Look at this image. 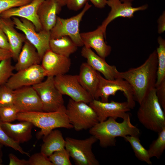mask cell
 Listing matches in <instances>:
<instances>
[{
  "instance_id": "cell-8",
  "label": "cell",
  "mask_w": 165,
  "mask_h": 165,
  "mask_svg": "<svg viewBox=\"0 0 165 165\" xmlns=\"http://www.w3.org/2000/svg\"><path fill=\"white\" fill-rule=\"evenodd\" d=\"M99 83L94 97V99L103 102L108 101L110 96H114L116 93L122 92L127 99L131 109L135 106L133 89L129 83L125 80L120 78L113 80H108L103 77L98 73Z\"/></svg>"
},
{
  "instance_id": "cell-42",
  "label": "cell",
  "mask_w": 165,
  "mask_h": 165,
  "mask_svg": "<svg viewBox=\"0 0 165 165\" xmlns=\"http://www.w3.org/2000/svg\"><path fill=\"white\" fill-rule=\"evenodd\" d=\"M13 57V54L11 51L0 48V62Z\"/></svg>"
},
{
  "instance_id": "cell-12",
  "label": "cell",
  "mask_w": 165,
  "mask_h": 165,
  "mask_svg": "<svg viewBox=\"0 0 165 165\" xmlns=\"http://www.w3.org/2000/svg\"><path fill=\"white\" fill-rule=\"evenodd\" d=\"M13 73L5 84L13 90L32 86L42 81L47 77L41 65L36 64Z\"/></svg>"
},
{
  "instance_id": "cell-26",
  "label": "cell",
  "mask_w": 165,
  "mask_h": 165,
  "mask_svg": "<svg viewBox=\"0 0 165 165\" xmlns=\"http://www.w3.org/2000/svg\"><path fill=\"white\" fill-rule=\"evenodd\" d=\"M50 49L60 55L69 57L70 56L75 52L78 46L68 36H64L56 39H50Z\"/></svg>"
},
{
  "instance_id": "cell-38",
  "label": "cell",
  "mask_w": 165,
  "mask_h": 165,
  "mask_svg": "<svg viewBox=\"0 0 165 165\" xmlns=\"http://www.w3.org/2000/svg\"><path fill=\"white\" fill-rule=\"evenodd\" d=\"M88 0H67L66 5L70 10L77 11L84 7Z\"/></svg>"
},
{
  "instance_id": "cell-27",
  "label": "cell",
  "mask_w": 165,
  "mask_h": 165,
  "mask_svg": "<svg viewBox=\"0 0 165 165\" xmlns=\"http://www.w3.org/2000/svg\"><path fill=\"white\" fill-rule=\"evenodd\" d=\"M157 42L159 46L156 50L157 57V69L155 86L165 80V40L159 36Z\"/></svg>"
},
{
  "instance_id": "cell-24",
  "label": "cell",
  "mask_w": 165,
  "mask_h": 165,
  "mask_svg": "<svg viewBox=\"0 0 165 165\" xmlns=\"http://www.w3.org/2000/svg\"><path fill=\"white\" fill-rule=\"evenodd\" d=\"M98 73L87 62H84L80 66L78 75L80 83L94 99L99 83Z\"/></svg>"
},
{
  "instance_id": "cell-31",
  "label": "cell",
  "mask_w": 165,
  "mask_h": 165,
  "mask_svg": "<svg viewBox=\"0 0 165 165\" xmlns=\"http://www.w3.org/2000/svg\"><path fill=\"white\" fill-rule=\"evenodd\" d=\"M53 165H72L68 152L64 148L54 152L49 157Z\"/></svg>"
},
{
  "instance_id": "cell-11",
  "label": "cell",
  "mask_w": 165,
  "mask_h": 165,
  "mask_svg": "<svg viewBox=\"0 0 165 165\" xmlns=\"http://www.w3.org/2000/svg\"><path fill=\"white\" fill-rule=\"evenodd\" d=\"M55 86L63 95L73 100L87 104L93 99L91 95L80 83L77 75L64 74L54 77Z\"/></svg>"
},
{
  "instance_id": "cell-3",
  "label": "cell",
  "mask_w": 165,
  "mask_h": 165,
  "mask_svg": "<svg viewBox=\"0 0 165 165\" xmlns=\"http://www.w3.org/2000/svg\"><path fill=\"white\" fill-rule=\"evenodd\" d=\"M16 120L29 121L34 126L40 128L41 130L37 134L38 138L46 136L57 128H73L66 114L65 106L53 112H19L17 114Z\"/></svg>"
},
{
  "instance_id": "cell-29",
  "label": "cell",
  "mask_w": 165,
  "mask_h": 165,
  "mask_svg": "<svg viewBox=\"0 0 165 165\" xmlns=\"http://www.w3.org/2000/svg\"><path fill=\"white\" fill-rule=\"evenodd\" d=\"M158 134L157 138L152 142L148 150L151 158L159 159L165 149V127Z\"/></svg>"
},
{
  "instance_id": "cell-37",
  "label": "cell",
  "mask_w": 165,
  "mask_h": 165,
  "mask_svg": "<svg viewBox=\"0 0 165 165\" xmlns=\"http://www.w3.org/2000/svg\"><path fill=\"white\" fill-rule=\"evenodd\" d=\"M156 94L159 102L165 111V80L155 86Z\"/></svg>"
},
{
  "instance_id": "cell-34",
  "label": "cell",
  "mask_w": 165,
  "mask_h": 165,
  "mask_svg": "<svg viewBox=\"0 0 165 165\" xmlns=\"http://www.w3.org/2000/svg\"><path fill=\"white\" fill-rule=\"evenodd\" d=\"M19 111L14 105L0 107V120L2 122H11L16 120Z\"/></svg>"
},
{
  "instance_id": "cell-10",
  "label": "cell",
  "mask_w": 165,
  "mask_h": 165,
  "mask_svg": "<svg viewBox=\"0 0 165 165\" xmlns=\"http://www.w3.org/2000/svg\"><path fill=\"white\" fill-rule=\"evenodd\" d=\"M12 18L15 28L24 33L26 39L35 47L42 59L45 53L50 50V31L42 30L38 32L31 21L24 18Z\"/></svg>"
},
{
  "instance_id": "cell-36",
  "label": "cell",
  "mask_w": 165,
  "mask_h": 165,
  "mask_svg": "<svg viewBox=\"0 0 165 165\" xmlns=\"http://www.w3.org/2000/svg\"><path fill=\"white\" fill-rule=\"evenodd\" d=\"M28 165H53L49 157L43 153H36L30 156Z\"/></svg>"
},
{
  "instance_id": "cell-48",
  "label": "cell",
  "mask_w": 165,
  "mask_h": 165,
  "mask_svg": "<svg viewBox=\"0 0 165 165\" xmlns=\"http://www.w3.org/2000/svg\"><path fill=\"white\" fill-rule=\"evenodd\" d=\"M114 0V1H115V0Z\"/></svg>"
},
{
  "instance_id": "cell-16",
  "label": "cell",
  "mask_w": 165,
  "mask_h": 165,
  "mask_svg": "<svg viewBox=\"0 0 165 165\" xmlns=\"http://www.w3.org/2000/svg\"><path fill=\"white\" fill-rule=\"evenodd\" d=\"M107 5L111 8V9L107 17L100 25L105 33L108 25L114 20L118 17L132 18L135 12L145 10L148 7V5L146 4L137 7H133L132 3H122L119 0H107Z\"/></svg>"
},
{
  "instance_id": "cell-2",
  "label": "cell",
  "mask_w": 165,
  "mask_h": 165,
  "mask_svg": "<svg viewBox=\"0 0 165 165\" xmlns=\"http://www.w3.org/2000/svg\"><path fill=\"white\" fill-rule=\"evenodd\" d=\"M117 119L109 117L106 120L99 122L89 129V133L99 140L102 148L115 146L116 138H124L128 135L139 136V130L131 123L130 115L119 123Z\"/></svg>"
},
{
  "instance_id": "cell-15",
  "label": "cell",
  "mask_w": 165,
  "mask_h": 165,
  "mask_svg": "<svg viewBox=\"0 0 165 165\" xmlns=\"http://www.w3.org/2000/svg\"><path fill=\"white\" fill-rule=\"evenodd\" d=\"M41 63L47 76L53 77L67 73L70 70L71 63L69 57L57 54L50 50L45 53Z\"/></svg>"
},
{
  "instance_id": "cell-13",
  "label": "cell",
  "mask_w": 165,
  "mask_h": 165,
  "mask_svg": "<svg viewBox=\"0 0 165 165\" xmlns=\"http://www.w3.org/2000/svg\"><path fill=\"white\" fill-rule=\"evenodd\" d=\"M89 105L96 113L99 122L104 121L109 117L123 119L129 115L127 112L131 109L127 101L121 102L111 101L110 102H103L94 99Z\"/></svg>"
},
{
  "instance_id": "cell-19",
  "label": "cell",
  "mask_w": 165,
  "mask_h": 165,
  "mask_svg": "<svg viewBox=\"0 0 165 165\" xmlns=\"http://www.w3.org/2000/svg\"><path fill=\"white\" fill-rule=\"evenodd\" d=\"M81 54L86 59V62L93 68L101 73L105 79L113 80L117 78L119 71L116 67L108 64L105 59L96 54L91 48L84 46L82 49Z\"/></svg>"
},
{
  "instance_id": "cell-6",
  "label": "cell",
  "mask_w": 165,
  "mask_h": 165,
  "mask_svg": "<svg viewBox=\"0 0 165 165\" xmlns=\"http://www.w3.org/2000/svg\"><path fill=\"white\" fill-rule=\"evenodd\" d=\"M91 6L87 2L82 11L75 16L67 19L57 16L56 23L50 31V39L68 36L78 47L84 46L79 32V26L83 16Z\"/></svg>"
},
{
  "instance_id": "cell-17",
  "label": "cell",
  "mask_w": 165,
  "mask_h": 165,
  "mask_svg": "<svg viewBox=\"0 0 165 165\" xmlns=\"http://www.w3.org/2000/svg\"><path fill=\"white\" fill-rule=\"evenodd\" d=\"M44 0H32L26 5L12 8L2 12L0 15L2 18H11L13 17H19L25 18L32 22L36 31L42 30V26L37 14L38 8Z\"/></svg>"
},
{
  "instance_id": "cell-21",
  "label": "cell",
  "mask_w": 165,
  "mask_h": 165,
  "mask_svg": "<svg viewBox=\"0 0 165 165\" xmlns=\"http://www.w3.org/2000/svg\"><path fill=\"white\" fill-rule=\"evenodd\" d=\"M12 123L1 121L2 128L14 141L20 144L29 141L32 138V130L33 125L26 121Z\"/></svg>"
},
{
  "instance_id": "cell-45",
  "label": "cell",
  "mask_w": 165,
  "mask_h": 165,
  "mask_svg": "<svg viewBox=\"0 0 165 165\" xmlns=\"http://www.w3.org/2000/svg\"><path fill=\"white\" fill-rule=\"evenodd\" d=\"M62 7L66 5L67 0H56Z\"/></svg>"
},
{
  "instance_id": "cell-9",
  "label": "cell",
  "mask_w": 165,
  "mask_h": 165,
  "mask_svg": "<svg viewBox=\"0 0 165 165\" xmlns=\"http://www.w3.org/2000/svg\"><path fill=\"white\" fill-rule=\"evenodd\" d=\"M46 77L44 81L32 86L40 97L43 111H57L65 107L63 95L55 86L54 77Z\"/></svg>"
},
{
  "instance_id": "cell-33",
  "label": "cell",
  "mask_w": 165,
  "mask_h": 165,
  "mask_svg": "<svg viewBox=\"0 0 165 165\" xmlns=\"http://www.w3.org/2000/svg\"><path fill=\"white\" fill-rule=\"evenodd\" d=\"M14 90L6 84L0 86V107L14 105Z\"/></svg>"
},
{
  "instance_id": "cell-40",
  "label": "cell",
  "mask_w": 165,
  "mask_h": 165,
  "mask_svg": "<svg viewBox=\"0 0 165 165\" xmlns=\"http://www.w3.org/2000/svg\"><path fill=\"white\" fill-rule=\"evenodd\" d=\"M9 165H28V160L20 159L13 153L9 154Z\"/></svg>"
},
{
  "instance_id": "cell-22",
  "label": "cell",
  "mask_w": 165,
  "mask_h": 165,
  "mask_svg": "<svg viewBox=\"0 0 165 165\" xmlns=\"http://www.w3.org/2000/svg\"><path fill=\"white\" fill-rule=\"evenodd\" d=\"M1 18V28L6 35L10 46L13 58L17 60L22 47L23 44L26 40L24 34L19 33L11 18Z\"/></svg>"
},
{
  "instance_id": "cell-1",
  "label": "cell",
  "mask_w": 165,
  "mask_h": 165,
  "mask_svg": "<svg viewBox=\"0 0 165 165\" xmlns=\"http://www.w3.org/2000/svg\"><path fill=\"white\" fill-rule=\"evenodd\" d=\"M157 57L156 50L140 66L119 72L117 78L126 81L131 86L135 101L139 104L146 95L155 88L157 79Z\"/></svg>"
},
{
  "instance_id": "cell-32",
  "label": "cell",
  "mask_w": 165,
  "mask_h": 165,
  "mask_svg": "<svg viewBox=\"0 0 165 165\" xmlns=\"http://www.w3.org/2000/svg\"><path fill=\"white\" fill-rule=\"evenodd\" d=\"M0 143L2 145L10 147L18 151L22 154L28 156H30L29 153L24 151L19 144L14 141L7 134L2 127L0 120Z\"/></svg>"
},
{
  "instance_id": "cell-4",
  "label": "cell",
  "mask_w": 165,
  "mask_h": 165,
  "mask_svg": "<svg viewBox=\"0 0 165 165\" xmlns=\"http://www.w3.org/2000/svg\"><path fill=\"white\" fill-rule=\"evenodd\" d=\"M139 104L137 117L145 128L158 133L165 127V111L159 102L155 88L146 95Z\"/></svg>"
},
{
  "instance_id": "cell-35",
  "label": "cell",
  "mask_w": 165,
  "mask_h": 165,
  "mask_svg": "<svg viewBox=\"0 0 165 165\" xmlns=\"http://www.w3.org/2000/svg\"><path fill=\"white\" fill-rule=\"evenodd\" d=\"M32 0H0V15L3 12L12 8L21 6Z\"/></svg>"
},
{
  "instance_id": "cell-23",
  "label": "cell",
  "mask_w": 165,
  "mask_h": 165,
  "mask_svg": "<svg viewBox=\"0 0 165 165\" xmlns=\"http://www.w3.org/2000/svg\"><path fill=\"white\" fill-rule=\"evenodd\" d=\"M14 66L18 71L33 65L39 64L42 59L35 47L27 39L25 41Z\"/></svg>"
},
{
  "instance_id": "cell-20",
  "label": "cell",
  "mask_w": 165,
  "mask_h": 165,
  "mask_svg": "<svg viewBox=\"0 0 165 165\" xmlns=\"http://www.w3.org/2000/svg\"><path fill=\"white\" fill-rule=\"evenodd\" d=\"M62 6L56 0H44L39 6L37 14L42 30L50 31L55 25L57 15Z\"/></svg>"
},
{
  "instance_id": "cell-39",
  "label": "cell",
  "mask_w": 165,
  "mask_h": 165,
  "mask_svg": "<svg viewBox=\"0 0 165 165\" xmlns=\"http://www.w3.org/2000/svg\"><path fill=\"white\" fill-rule=\"evenodd\" d=\"M0 48L12 52L7 37L1 28H0Z\"/></svg>"
},
{
  "instance_id": "cell-43",
  "label": "cell",
  "mask_w": 165,
  "mask_h": 165,
  "mask_svg": "<svg viewBox=\"0 0 165 165\" xmlns=\"http://www.w3.org/2000/svg\"><path fill=\"white\" fill-rule=\"evenodd\" d=\"M90 1L96 7L102 9L107 5V0H88Z\"/></svg>"
},
{
  "instance_id": "cell-25",
  "label": "cell",
  "mask_w": 165,
  "mask_h": 165,
  "mask_svg": "<svg viewBox=\"0 0 165 165\" xmlns=\"http://www.w3.org/2000/svg\"><path fill=\"white\" fill-rule=\"evenodd\" d=\"M65 139L61 131L54 129L43 137L40 152L49 157L55 152L65 148Z\"/></svg>"
},
{
  "instance_id": "cell-47",
  "label": "cell",
  "mask_w": 165,
  "mask_h": 165,
  "mask_svg": "<svg viewBox=\"0 0 165 165\" xmlns=\"http://www.w3.org/2000/svg\"><path fill=\"white\" fill-rule=\"evenodd\" d=\"M1 24H2V20H1V18L0 17V28H1Z\"/></svg>"
},
{
  "instance_id": "cell-41",
  "label": "cell",
  "mask_w": 165,
  "mask_h": 165,
  "mask_svg": "<svg viewBox=\"0 0 165 165\" xmlns=\"http://www.w3.org/2000/svg\"><path fill=\"white\" fill-rule=\"evenodd\" d=\"M157 22L158 32L159 34L163 33L165 31V12L163 11L158 18Z\"/></svg>"
},
{
  "instance_id": "cell-28",
  "label": "cell",
  "mask_w": 165,
  "mask_h": 165,
  "mask_svg": "<svg viewBox=\"0 0 165 165\" xmlns=\"http://www.w3.org/2000/svg\"><path fill=\"white\" fill-rule=\"evenodd\" d=\"M139 137L138 136L128 135L124 138L130 144L135 156L139 160L149 165H152V163L148 150L141 145Z\"/></svg>"
},
{
  "instance_id": "cell-44",
  "label": "cell",
  "mask_w": 165,
  "mask_h": 165,
  "mask_svg": "<svg viewBox=\"0 0 165 165\" xmlns=\"http://www.w3.org/2000/svg\"><path fill=\"white\" fill-rule=\"evenodd\" d=\"M2 145L0 143V165H1L2 163Z\"/></svg>"
},
{
  "instance_id": "cell-7",
  "label": "cell",
  "mask_w": 165,
  "mask_h": 165,
  "mask_svg": "<svg viewBox=\"0 0 165 165\" xmlns=\"http://www.w3.org/2000/svg\"><path fill=\"white\" fill-rule=\"evenodd\" d=\"M65 148L68 152L70 157L77 165H99L92 150V146L97 139L94 136L84 139L70 137L65 139Z\"/></svg>"
},
{
  "instance_id": "cell-5",
  "label": "cell",
  "mask_w": 165,
  "mask_h": 165,
  "mask_svg": "<svg viewBox=\"0 0 165 165\" xmlns=\"http://www.w3.org/2000/svg\"><path fill=\"white\" fill-rule=\"evenodd\" d=\"M66 113L75 130L90 129L99 122L96 113L87 103L69 99Z\"/></svg>"
},
{
  "instance_id": "cell-18",
  "label": "cell",
  "mask_w": 165,
  "mask_h": 165,
  "mask_svg": "<svg viewBox=\"0 0 165 165\" xmlns=\"http://www.w3.org/2000/svg\"><path fill=\"white\" fill-rule=\"evenodd\" d=\"M105 34L101 26L94 31L80 33L84 46L93 49L98 55L104 59L112 50L111 47L105 42Z\"/></svg>"
},
{
  "instance_id": "cell-46",
  "label": "cell",
  "mask_w": 165,
  "mask_h": 165,
  "mask_svg": "<svg viewBox=\"0 0 165 165\" xmlns=\"http://www.w3.org/2000/svg\"><path fill=\"white\" fill-rule=\"evenodd\" d=\"M122 2L132 3L134 0H119Z\"/></svg>"
},
{
  "instance_id": "cell-30",
  "label": "cell",
  "mask_w": 165,
  "mask_h": 165,
  "mask_svg": "<svg viewBox=\"0 0 165 165\" xmlns=\"http://www.w3.org/2000/svg\"><path fill=\"white\" fill-rule=\"evenodd\" d=\"M11 60L10 58L0 62V86L5 84L13 73L14 67Z\"/></svg>"
},
{
  "instance_id": "cell-14",
  "label": "cell",
  "mask_w": 165,
  "mask_h": 165,
  "mask_svg": "<svg viewBox=\"0 0 165 165\" xmlns=\"http://www.w3.org/2000/svg\"><path fill=\"white\" fill-rule=\"evenodd\" d=\"M14 93V105L19 112L43 111L40 97L32 86L16 89Z\"/></svg>"
}]
</instances>
